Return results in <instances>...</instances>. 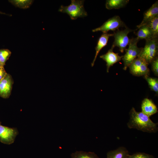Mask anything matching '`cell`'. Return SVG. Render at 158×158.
I'll return each mask as SVG.
<instances>
[{
	"mask_svg": "<svg viewBox=\"0 0 158 158\" xmlns=\"http://www.w3.org/2000/svg\"><path fill=\"white\" fill-rule=\"evenodd\" d=\"M84 1L71 0L70 5L66 6H61L59 11L66 13L72 20H75L79 17H85L87 14L84 8Z\"/></svg>",
	"mask_w": 158,
	"mask_h": 158,
	"instance_id": "7a4b0ae2",
	"label": "cell"
},
{
	"mask_svg": "<svg viewBox=\"0 0 158 158\" xmlns=\"http://www.w3.org/2000/svg\"><path fill=\"white\" fill-rule=\"evenodd\" d=\"M139 40L137 37L130 39L128 47L126 49V53L122 59L123 63L124 70H127L130 64L137 58L141 51L142 47H138L137 45Z\"/></svg>",
	"mask_w": 158,
	"mask_h": 158,
	"instance_id": "277c9868",
	"label": "cell"
},
{
	"mask_svg": "<svg viewBox=\"0 0 158 158\" xmlns=\"http://www.w3.org/2000/svg\"><path fill=\"white\" fill-rule=\"evenodd\" d=\"M1 13L0 12V14Z\"/></svg>",
	"mask_w": 158,
	"mask_h": 158,
	"instance_id": "4316f807",
	"label": "cell"
},
{
	"mask_svg": "<svg viewBox=\"0 0 158 158\" xmlns=\"http://www.w3.org/2000/svg\"><path fill=\"white\" fill-rule=\"evenodd\" d=\"M129 154L127 149L122 146L108 152L107 155V158H127Z\"/></svg>",
	"mask_w": 158,
	"mask_h": 158,
	"instance_id": "5bb4252c",
	"label": "cell"
},
{
	"mask_svg": "<svg viewBox=\"0 0 158 158\" xmlns=\"http://www.w3.org/2000/svg\"><path fill=\"white\" fill-rule=\"evenodd\" d=\"M144 78L147 81L151 90L157 94L158 93V78L151 77L149 75L144 76Z\"/></svg>",
	"mask_w": 158,
	"mask_h": 158,
	"instance_id": "ffe728a7",
	"label": "cell"
},
{
	"mask_svg": "<svg viewBox=\"0 0 158 158\" xmlns=\"http://www.w3.org/2000/svg\"><path fill=\"white\" fill-rule=\"evenodd\" d=\"M129 2V0H107L105 7L108 10L118 9L125 7Z\"/></svg>",
	"mask_w": 158,
	"mask_h": 158,
	"instance_id": "2e32d148",
	"label": "cell"
},
{
	"mask_svg": "<svg viewBox=\"0 0 158 158\" xmlns=\"http://www.w3.org/2000/svg\"><path fill=\"white\" fill-rule=\"evenodd\" d=\"M71 158H99L94 152L76 151L71 154Z\"/></svg>",
	"mask_w": 158,
	"mask_h": 158,
	"instance_id": "e0dca14e",
	"label": "cell"
},
{
	"mask_svg": "<svg viewBox=\"0 0 158 158\" xmlns=\"http://www.w3.org/2000/svg\"><path fill=\"white\" fill-rule=\"evenodd\" d=\"M158 39L153 38L146 40L145 46L142 48L138 57L143 59L149 64L151 63L158 56Z\"/></svg>",
	"mask_w": 158,
	"mask_h": 158,
	"instance_id": "3957f363",
	"label": "cell"
},
{
	"mask_svg": "<svg viewBox=\"0 0 158 158\" xmlns=\"http://www.w3.org/2000/svg\"><path fill=\"white\" fill-rule=\"evenodd\" d=\"M127 158H154V157L152 155L144 152H137L132 155L129 154Z\"/></svg>",
	"mask_w": 158,
	"mask_h": 158,
	"instance_id": "7402d4cb",
	"label": "cell"
},
{
	"mask_svg": "<svg viewBox=\"0 0 158 158\" xmlns=\"http://www.w3.org/2000/svg\"><path fill=\"white\" fill-rule=\"evenodd\" d=\"M134 30L126 27L124 30H118L113 33L114 40L111 47L114 48L118 47L119 51L122 53L126 49V47L129 44L130 39L128 37V34Z\"/></svg>",
	"mask_w": 158,
	"mask_h": 158,
	"instance_id": "5b68a950",
	"label": "cell"
},
{
	"mask_svg": "<svg viewBox=\"0 0 158 158\" xmlns=\"http://www.w3.org/2000/svg\"><path fill=\"white\" fill-rule=\"evenodd\" d=\"M1 122L0 121V125H1Z\"/></svg>",
	"mask_w": 158,
	"mask_h": 158,
	"instance_id": "484cf974",
	"label": "cell"
},
{
	"mask_svg": "<svg viewBox=\"0 0 158 158\" xmlns=\"http://www.w3.org/2000/svg\"><path fill=\"white\" fill-rule=\"evenodd\" d=\"M138 29V30L136 35V37L139 40L143 39L146 40L153 38L151 30L147 25H143Z\"/></svg>",
	"mask_w": 158,
	"mask_h": 158,
	"instance_id": "9a60e30c",
	"label": "cell"
},
{
	"mask_svg": "<svg viewBox=\"0 0 158 158\" xmlns=\"http://www.w3.org/2000/svg\"><path fill=\"white\" fill-rule=\"evenodd\" d=\"M152 70L154 74L158 75V57L156 58L151 63Z\"/></svg>",
	"mask_w": 158,
	"mask_h": 158,
	"instance_id": "603a6c76",
	"label": "cell"
},
{
	"mask_svg": "<svg viewBox=\"0 0 158 158\" xmlns=\"http://www.w3.org/2000/svg\"><path fill=\"white\" fill-rule=\"evenodd\" d=\"M149 64L144 60L139 57L135 59L128 67L130 73L136 76L149 75L150 71Z\"/></svg>",
	"mask_w": 158,
	"mask_h": 158,
	"instance_id": "52a82bcc",
	"label": "cell"
},
{
	"mask_svg": "<svg viewBox=\"0 0 158 158\" xmlns=\"http://www.w3.org/2000/svg\"><path fill=\"white\" fill-rule=\"evenodd\" d=\"M157 16H158V0L144 13L142 21L140 24L137 26L138 29L140 26L146 24Z\"/></svg>",
	"mask_w": 158,
	"mask_h": 158,
	"instance_id": "8fae6325",
	"label": "cell"
},
{
	"mask_svg": "<svg viewBox=\"0 0 158 158\" xmlns=\"http://www.w3.org/2000/svg\"><path fill=\"white\" fill-rule=\"evenodd\" d=\"M130 119L127 123L130 129L135 128L144 132L155 133L158 131V123L153 122L142 112H138L133 107L130 112Z\"/></svg>",
	"mask_w": 158,
	"mask_h": 158,
	"instance_id": "6da1fadb",
	"label": "cell"
},
{
	"mask_svg": "<svg viewBox=\"0 0 158 158\" xmlns=\"http://www.w3.org/2000/svg\"><path fill=\"white\" fill-rule=\"evenodd\" d=\"M7 74L3 67L0 68V80L3 79Z\"/></svg>",
	"mask_w": 158,
	"mask_h": 158,
	"instance_id": "cb8c5ba5",
	"label": "cell"
},
{
	"mask_svg": "<svg viewBox=\"0 0 158 158\" xmlns=\"http://www.w3.org/2000/svg\"><path fill=\"white\" fill-rule=\"evenodd\" d=\"M12 80L11 76L7 74L0 80V96L6 98L10 95L12 89Z\"/></svg>",
	"mask_w": 158,
	"mask_h": 158,
	"instance_id": "30bf717a",
	"label": "cell"
},
{
	"mask_svg": "<svg viewBox=\"0 0 158 158\" xmlns=\"http://www.w3.org/2000/svg\"><path fill=\"white\" fill-rule=\"evenodd\" d=\"M14 6L22 9L29 8L32 4V0H12L9 1Z\"/></svg>",
	"mask_w": 158,
	"mask_h": 158,
	"instance_id": "d6986e66",
	"label": "cell"
},
{
	"mask_svg": "<svg viewBox=\"0 0 158 158\" xmlns=\"http://www.w3.org/2000/svg\"><path fill=\"white\" fill-rule=\"evenodd\" d=\"M114 49V48L111 47L105 54L100 56V57L106 63L107 71V73L109 72L110 67L121 61L123 56H119L118 53L114 52L113 51Z\"/></svg>",
	"mask_w": 158,
	"mask_h": 158,
	"instance_id": "9c48e42d",
	"label": "cell"
},
{
	"mask_svg": "<svg viewBox=\"0 0 158 158\" xmlns=\"http://www.w3.org/2000/svg\"><path fill=\"white\" fill-rule=\"evenodd\" d=\"M11 52L8 50L4 49L0 50V62L3 66L11 54Z\"/></svg>",
	"mask_w": 158,
	"mask_h": 158,
	"instance_id": "44dd1931",
	"label": "cell"
},
{
	"mask_svg": "<svg viewBox=\"0 0 158 158\" xmlns=\"http://www.w3.org/2000/svg\"><path fill=\"white\" fill-rule=\"evenodd\" d=\"M3 67V66L2 65L1 63L0 62V68Z\"/></svg>",
	"mask_w": 158,
	"mask_h": 158,
	"instance_id": "d4e9b609",
	"label": "cell"
},
{
	"mask_svg": "<svg viewBox=\"0 0 158 158\" xmlns=\"http://www.w3.org/2000/svg\"><path fill=\"white\" fill-rule=\"evenodd\" d=\"M142 112L149 117L158 112L157 108L153 101L148 98H145L141 105Z\"/></svg>",
	"mask_w": 158,
	"mask_h": 158,
	"instance_id": "7c38bea8",
	"label": "cell"
},
{
	"mask_svg": "<svg viewBox=\"0 0 158 158\" xmlns=\"http://www.w3.org/2000/svg\"><path fill=\"white\" fill-rule=\"evenodd\" d=\"M127 27L125 23L118 16H115L108 19L101 26L92 30L93 32L101 31L107 33L110 30L114 31L121 27Z\"/></svg>",
	"mask_w": 158,
	"mask_h": 158,
	"instance_id": "8992f818",
	"label": "cell"
},
{
	"mask_svg": "<svg viewBox=\"0 0 158 158\" xmlns=\"http://www.w3.org/2000/svg\"><path fill=\"white\" fill-rule=\"evenodd\" d=\"M151 29L153 38H158V16L146 24Z\"/></svg>",
	"mask_w": 158,
	"mask_h": 158,
	"instance_id": "ac0fdd59",
	"label": "cell"
},
{
	"mask_svg": "<svg viewBox=\"0 0 158 158\" xmlns=\"http://www.w3.org/2000/svg\"><path fill=\"white\" fill-rule=\"evenodd\" d=\"M113 36V33H103L99 37L95 47L96 53L94 59L91 63L92 67L94 66L97 56L100 50L107 45L109 38Z\"/></svg>",
	"mask_w": 158,
	"mask_h": 158,
	"instance_id": "4fadbf2b",
	"label": "cell"
},
{
	"mask_svg": "<svg viewBox=\"0 0 158 158\" xmlns=\"http://www.w3.org/2000/svg\"><path fill=\"white\" fill-rule=\"evenodd\" d=\"M18 132L15 128H11L0 125V142L7 145L14 142Z\"/></svg>",
	"mask_w": 158,
	"mask_h": 158,
	"instance_id": "ba28073f",
	"label": "cell"
}]
</instances>
